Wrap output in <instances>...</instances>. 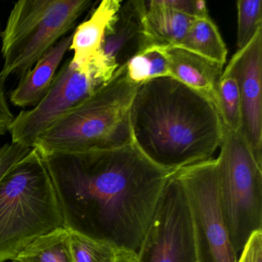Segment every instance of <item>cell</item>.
<instances>
[{"mask_svg": "<svg viewBox=\"0 0 262 262\" xmlns=\"http://www.w3.org/2000/svg\"><path fill=\"white\" fill-rule=\"evenodd\" d=\"M42 157L65 228L137 254L174 172L150 162L133 143Z\"/></svg>", "mask_w": 262, "mask_h": 262, "instance_id": "obj_1", "label": "cell"}, {"mask_svg": "<svg viewBox=\"0 0 262 262\" xmlns=\"http://www.w3.org/2000/svg\"><path fill=\"white\" fill-rule=\"evenodd\" d=\"M131 128L136 148L171 172L212 159L224 134L214 104L171 77L139 85L132 105Z\"/></svg>", "mask_w": 262, "mask_h": 262, "instance_id": "obj_2", "label": "cell"}, {"mask_svg": "<svg viewBox=\"0 0 262 262\" xmlns=\"http://www.w3.org/2000/svg\"><path fill=\"white\" fill-rule=\"evenodd\" d=\"M139 85L125 67L88 99L61 116L35 141L41 156L122 148L133 143L131 110Z\"/></svg>", "mask_w": 262, "mask_h": 262, "instance_id": "obj_3", "label": "cell"}, {"mask_svg": "<svg viewBox=\"0 0 262 262\" xmlns=\"http://www.w3.org/2000/svg\"><path fill=\"white\" fill-rule=\"evenodd\" d=\"M61 228L54 185L33 148L0 179V262L13 260L38 237Z\"/></svg>", "mask_w": 262, "mask_h": 262, "instance_id": "obj_4", "label": "cell"}, {"mask_svg": "<svg viewBox=\"0 0 262 262\" xmlns=\"http://www.w3.org/2000/svg\"><path fill=\"white\" fill-rule=\"evenodd\" d=\"M93 4L91 0L16 2L1 33L4 65L0 74L7 79L31 70Z\"/></svg>", "mask_w": 262, "mask_h": 262, "instance_id": "obj_5", "label": "cell"}, {"mask_svg": "<svg viewBox=\"0 0 262 262\" xmlns=\"http://www.w3.org/2000/svg\"><path fill=\"white\" fill-rule=\"evenodd\" d=\"M217 159L219 198L236 253L251 234L261 230L262 165L250 151L240 132L224 128Z\"/></svg>", "mask_w": 262, "mask_h": 262, "instance_id": "obj_6", "label": "cell"}, {"mask_svg": "<svg viewBox=\"0 0 262 262\" xmlns=\"http://www.w3.org/2000/svg\"><path fill=\"white\" fill-rule=\"evenodd\" d=\"M174 176L188 202L199 262H237L219 198L217 159L181 168Z\"/></svg>", "mask_w": 262, "mask_h": 262, "instance_id": "obj_7", "label": "cell"}, {"mask_svg": "<svg viewBox=\"0 0 262 262\" xmlns=\"http://www.w3.org/2000/svg\"><path fill=\"white\" fill-rule=\"evenodd\" d=\"M70 61L67 59L56 73L43 99L31 110L22 111L14 118L8 131L13 143L33 148L49 127L111 79L100 62L78 69Z\"/></svg>", "mask_w": 262, "mask_h": 262, "instance_id": "obj_8", "label": "cell"}, {"mask_svg": "<svg viewBox=\"0 0 262 262\" xmlns=\"http://www.w3.org/2000/svg\"><path fill=\"white\" fill-rule=\"evenodd\" d=\"M174 172L162 192L136 262H199L189 208Z\"/></svg>", "mask_w": 262, "mask_h": 262, "instance_id": "obj_9", "label": "cell"}, {"mask_svg": "<svg viewBox=\"0 0 262 262\" xmlns=\"http://www.w3.org/2000/svg\"><path fill=\"white\" fill-rule=\"evenodd\" d=\"M262 28L249 43L237 50L225 72L237 81L242 102L240 133L255 160L262 165Z\"/></svg>", "mask_w": 262, "mask_h": 262, "instance_id": "obj_10", "label": "cell"}, {"mask_svg": "<svg viewBox=\"0 0 262 262\" xmlns=\"http://www.w3.org/2000/svg\"><path fill=\"white\" fill-rule=\"evenodd\" d=\"M145 12L144 0L122 2L116 17L107 29L101 53L111 76L135 55L150 46L145 31Z\"/></svg>", "mask_w": 262, "mask_h": 262, "instance_id": "obj_11", "label": "cell"}, {"mask_svg": "<svg viewBox=\"0 0 262 262\" xmlns=\"http://www.w3.org/2000/svg\"><path fill=\"white\" fill-rule=\"evenodd\" d=\"M171 78L192 89L219 111V90L223 65L179 47H167Z\"/></svg>", "mask_w": 262, "mask_h": 262, "instance_id": "obj_12", "label": "cell"}, {"mask_svg": "<svg viewBox=\"0 0 262 262\" xmlns=\"http://www.w3.org/2000/svg\"><path fill=\"white\" fill-rule=\"evenodd\" d=\"M73 33L61 39L48 50L31 70L21 76L20 81L10 93V102L18 107L36 106L48 93L56 76V70L70 50Z\"/></svg>", "mask_w": 262, "mask_h": 262, "instance_id": "obj_13", "label": "cell"}, {"mask_svg": "<svg viewBox=\"0 0 262 262\" xmlns=\"http://www.w3.org/2000/svg\"><path fill=\"white\" fill-rule=\"evenodd\" d=\"M122 4L119 0H103L90 19L76 28L70 47L74 51L70 61L73 67L83 69L93 61H103L101 49L104 36Z\"/></svg>", "mask_w": 262, "mask_h": 262, "instance_id": "obj_14", "label": "cell"}, {"mask_svg": "<svg viewBox=\"0 0 262 262\" xmlns=\"http://www.w3.org/2000/svg\"><path fill=\"white\" fill-rule=\"evenodd\" d=\"M145 31L150 45L177 47L195 19L165 7L160 0L145 1Z\"/></svg>", "mask_w": 262, "mask_h": 262, "instance_id": "obj_15", "label": "cell"}, {"mask_svg": "<svg viewBox=\"0 0 262 262\" xmlns=\"http://www.w3.org/2000/svg\"><path fill=\"white\" fill-rule=\"evenodd\" d=\"M176 47L225 65L228 50L219 29L209 16L195 19Z\"/></svg>", "mask_w": 262, "mask_h": 262, "instance_id": "obj_16", "label": "cell"}, {"mask_svg": "<svg viewBox=\"0 0 262 262\" xmlns=\"http://www.w3.org/2000/svg\"><path fill=\"white\" fill-rule=\"evenodd\" d=\"M70 232L73 262H121L137 260V254L74 231Z\"/></svg>", "mask_w": 262, "mask_h": 262, "instance_id": "obj_17", "label": "cell"}, {"mask_svg": "<svg viewBox=\"0 0 262 262\" xmlns=\"http://www.w3.org/2000/svg\"><path fill=\"white\" fill-rule=\"evenodd\" d=\"M125 67L128 79L138 85L159 78H171L167 47L162 46H148L135 55Z\"/></svg>", "mask_w": 262, "mask_h": 262, "instance_id": "obj_18", "label": "cell"}, {"mask_svg": "<svg viewBox=\"0 0 262 262\" xmlns=\"http://www.w3.org/2000/svg\"><path fill=\"white\" fill-rule=\"evenodd\" d=\"M13 262H73L69 230L61 228L38 237L21 251Z\"/></svg>", "mask_w": 262, "mask_h": 262, "instance_id": "obj_19", "label": "cell"}, {"mask_svg": "<svg viewBox=\"0 0 262 262\" xmlns=\"http://www.w3.org/2000/svg\"><path fill=\"white\" fill-rule=\"evenodd\" d=\"M219 113L224 128L238 133L242 126V102L235 78L223 71L219 90Z\"/></svg>", "mask_w": 262, "mask_h": 262, "instance_id": "obj_20", "label": "cell"}, {"mask_svg": "<svg viewBox=\"0 0 262 262\" xmlns=\"http://www.w3.org/2000/svg\"><path fill=\"white\" fill-rule=\"evenodd\" d=\"M237 10V50L246 47L262 28L261 0H239Z\"/></svg>", "mask_w": 262, "mask_h": 262, "instance_id": "obj_21", "label": "cell"}, {"mask_svg": "<svg viewBox=\"0 0 262 262\" xmlns=\"http://www.w3.org/2000/svg\"><path fill=\"white\" fill-rule=\"evenodd\" d=\"M160 3L168 8L194 19L209 16L206 3L201 0H160Z\"/></svg>", "mask_w": 262, "mask_h": 262, "instance_id": "obj_22", "label": "cell"}, {"mask_svg": "<svg viewBox=\"0 0 262 262\" xmlns=\"http://www.w3.org/2000/svg\"><path fill=\"white\" fill-rule=\"evenodd\" d=\"M31 148L19 144H6L0 148V179L21 159L27 156Z\"/></svg>", "mask_w": 262, "mask_h": 262, "instance_id": "obj_23", "label": "cell"}, {"mask_svg": "<svg viewBox=\"0 0 262 262\" xmlns=\"http://www.w3.org/2000/svg\"><path fill=\"white\" fill-rule=\"evenodd\" d=\"M237 262H262L261 230L251 234Z\"/></svg>", "mask_w": 262, "mask_h": 262, "instance_id": "obj_24", "label": "cell"}, {"mask_svg": "<svg viewBox=\"0 0 262 262\" xmlns=\"http://www.w3.org/2000/svg\"><path fill=\"white\" fill-rule=\"evenodd\" d=\"M5 82V78L0 74V136L9 131V127L14 119L6 96Z\"/></svg>", "mask_w": 262, "mask_h": 262, "instance_id": "obj_25", "label": "cell"}, {"mask_svg": "<svg viewBox=\"0 0 262 262\" xmlns=\"http://www.w3.org/2000/svg\"><path fill=\"white\" fill-rule=\"evenodd\" d=\"M136 260H124V261H121V262H136Z\"/></svg>", "mask_w": 262, "mask_h": 262, "instance_id": "obj_26", "label": "cell"}]
</instances>
